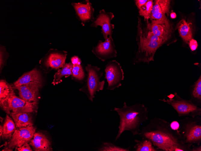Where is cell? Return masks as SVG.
<instances>
[{
    "instance_id": "cell-1",
    "label": "cell",
    "mask_w": 201,
    "mask_h": 151,
    "mask_svg": "<svg viewBox=\"0 0 201 151\" xmlns=\"http://www.w3.org/2000/svg\"><path fill=\"white\" fill-rule=\"evenodd\" d=\"M138 135L147 138L153 146L165 151H191V147L182 141L178 130L172 128L170 123L155 117L142 127Z\"/></svg>"
},
{
    "instance_id": "cell-17",
    "label": "cell",
    "mask_w": 201,
    "mask_h": 151,
    "mask_svg": "<svg viewBox=\"0 0 201 151\" xmlns=\"http://www.w3.org/2000/svg\"><path fill=\"white\" fill-rule=\"evenodd\" d=\"M29 144L36 151H52L50 141L45 135L41 133H35Z\"/></svg>"
},
{
    "instance_id": "cell-4",
    "label": "cell",
    "mask_w": 201,
    "mask_h": 151,
    "mask_svg": "<svg viewBox=\"0 0 201 151\" xmlns=\"http://www.w3.org/2000/svg\"><path fill=\"white\" fill-rule=\"evenodd\" d=\"M178 130L183 142L191 147L195 144H201V116L186 117L180 120Z\"/></svg>"
},
{
    "instance_id": "cell-18",
    "label": "cell",
    "mask_w": 201,
    "mask_h": 151,
    "mask_svg": "<svg viewBox=\"0 0 201 151\" xmlns=\"http://www.w3.org/2000/svg\"><path fill=\"white\" fill-rule=\"evenodd\" d=\"M42 78L40 72L36 68L23 74L13 84V87L29 83L42 84Z\"/></svg>"
},
{
    "instance_id": "cell-3",
    "label": "cell",
    "mask_w": 201,
    "mask_h": 151,
    "mask_svg": "<svg viewBox=\"0 0 201 151\" xmlns=\"http://www.w3.org/2000/svg\"><path fill=\"white\" fill-rule=\"evenodd\" d=\"M136 41L138 50L133 59L134 64L141 62L149 64L154 61V56L157 50L165 42L155 35L142 22L138 17Z\"/></svg>"
},
{
    "instance_id": "cell-23",
    "label": "cell",
    "mask_w": 201,
    "mask_h": 151,
    "mask_svg": "<svg viewBox=\"0 0 201 151\" xmlns=\"http://www.w3.org/2000/svg\"><path fill=\"white\" fill-rule=\"evenodd\" d=\"M73 65L71 62L65 63L61 69H59L55 74L52 84L54 85L57 84L62 81V78L65 76L67 77L73 75L72 68Z\"/></svg>"
},
{
    "instance_id": "cell-7",
    "label": "cell",
    "mask_w": 201,
    "mask_h": 151,
    "mask_svg": "<svg viewBox=\"0 0 201 151\" xmlns=\"http://www.w3.org/2000/svg\"><path fill=\"white\" fill-rule=\"evenodd\" d=\"M104 71L105 78L108 83L107 90H113L121 86V82L124 79V72L119 62L115 60L108 62Z\"/></svg>"
},
{
    "instance_id": "cell-31",
    "label": "cell",
    "mask_w": 201,
    "mask_h": 151,
    "mask_svg": "<svg viewBox=\"0 0 201 151\" xmlns=\"http://www.w3.org/2000/svg\"><path fill=\"white\" fill-rule=\"evenodd\" d=\"M134 1L135 4L138 9L147 2V0H135Z\"/></svg>"
},
{
    "instance_id": "cell-10",
    "label": "cell",
    "mask_w": 201,
    "mask_h": 151,
    "mask_svg": "<svg viewBox=\"0 0 201 151\" xmlns=\"http://www.w3.org/2000/svg\"><path fill=\"white\" fill-rule=\"evenodd\" d=\"M145 22L147 28L165 42L170 38L173 29L166 16L158 20H150V22L148 20Z\"/></svg>"
},
{
    "instance_id": "cell-24",
    "label": "cell",
    "mask_w": 201,
    "mask_h": 151,
    "mask_svg": "<svg viewBox=\"0 0 201 151\" xmlns=\"http://www.w3.org/2000/svg\"><path fill=\"white\" fill-rule=\"evenodd\" d=\"M190 99L198 106L201 105V76L190 88Z\"/></svg>"
},
{
    "instance_id": "cell-27",
    "label": "cell",
    "mask_w": 201,
    "mask_h": 151,
    "mask_svg": "<svg viewBox=\"0 0 201 151\" xmlns=\"http://www.w3.org/2000/svg\"><path fill=\"white\" fill-rule=\"evenodd\" d=\"M153 3V0H147V2L138 9L140 15L144 17L145 21L150 18Z\"/></svg>"
},
{
    "instance_id": "cell-30",
    "label": "cell",
    "mask_w": 201,
    "mask_h": 151,
    "mask_svg": "<svg viewBox=\"0 0 201 151\" xmlns=\"http://www.w3.org/2000/svg\"><path fill=\"white\" fill-rule=\"evenodd\" d=\"M16 149L18 151H32V150L31 149L29 145L28 144L27 142L25 143L21 146L18 147Z\"/></svg>"
},
{
    "instance_id": "cell-33",
    "label": "cell",
    "mask_w": 201,
    "mask_h": 151,
    "mask_svg": "<svg viewBox=\"0 0 201 151\" xmlns=\"http://www.w3.org/2000/svg\"><path fill=\"white\" fill-rule=\"evenodd\" d=\"M191 151H201V145L196 146L194 144L192 145L191 147Z\"/></svg>"
},
{
    "instance_id": "cell-2",
    "label": "cell",
    "mask_w": 201,
    "mask_h": 151,
    "mask_svg": "<svg viewBox=\"0 0 201 151\" xmlns=\"http://www.w3.org/2000/svg\"><path fill=\"white\" fill-rule=\"evenodd\" d=\"M111 110L117 113L120 120L115 142L126 131H130L133 136L138 135L141 125L148 120V108L143 104L138 103L128 106L125 102L122 107H115L113 110Z\"/></svg>"
},
{
    "instance_id": "cell-13",
    "label": "cell",
    "mask_w": 201,
    "mask_h": 151,
    "mask_svg": "<svg viewBox=\"0 0 201 151\" xmlns=\"http://www.w3.org/2000/svg\"><path fill=\"white\" fill-rule=\"evenodd\" d=\"M71 5L75 11L76 17L82 26H84L86 23L93 21L94 18V10L89 0H86L80 2H73Z\"/></svg>"
},
{
    "instance_id": "cell-6",
    "label": "cell",
    "mask_w": 201,
    "mask_h": 151,
    "mask_svg": "<svg viewBox=\"0 0 201 151\" xmlns=\"http://www.w3.org/2000/svg\"><path fill=\"white\" fill-rule=\"evenodd\" d=\"M168 97V99L158 100L171 105L177 112L179 117L201 116V108L193 103L190 99L188 100L183 99L176 92Z\"/></svg>"
},
{
    "instance_id": "cell-29",
    "label": "cell",
    "mask_w": 201,
    "mask_h": 151,
    "mask_svg": "<svg viewBox=\"0 0 201 151\" xmlns=\"http://www.w3.org/2000/svg\"><path fill=\"white\" fill-rule=\"evenodd\" d=\"M188 43L189 46L191 51H194L197 49L198 44L197 41L196 40L192 39L190 40Z\"/></svg>"
},
{
    "instance_id": "cell-12",
    "label": "cell",
    "mask_w": 201,
    "mask_h": 151,
    "mask_svg": "<svg viewBox=\"0 0 201 151\" xmlns=\"http://www.w3.org/2000/svg\"><path fill=\"white\" fill-rule=\"evenodd\" d=\"M114 17V15L112 12H106L104 10L102 9L94 17L90 26L94 28L100 26L101 33L105 39L109 36H112L115 26L111 23V21Z\"/></svg>"
},
{
    "instance_id": "cell-32",
    "label": "cell",
    "mask_w": 201,
    "mask_h": 151,
    "mask_svg": "<svg viewBox=\"0 0 201 151\" xmlns=\"http://www.w3.org/2000/svg\"><path fill=\"white\" fill-rule=\"evenodd\" d=\"M171 126L172 128L175 130H178L179 127V123L177 121H172L170 123Z\"/></svg>"
},
{
    "instance_id": "cell-22",
    "label": "cell",
    "mask_w": 201,
    "mask_h": 151,
    "mask_svg": "<svg viewBox=\"0 0 201 151\" xmlns=\"http://www.w3.org/2000/svg\"><path fill=\"white\" fill-rule=\"evenodd\" d=\"M16 129L15 124L12 120L6 115L3 126L0 125V136L2 138L10 139Z\"/></svg>"
},
{
    "instance_id": "cell-8",
    "label": "cell",
    "mask_w": 201,
    "mask_h": 151,
    "mask_svg": "<svg viewBox=\"0 0 201 151\" xmlns=\"http://www.w3.org/2000/svg\"><path fill=\"white\" fill-rule=\"evenodd\" d=\"M37 102H29L16 96L14 90L6 102L1 107L8 114L13 112L31 113L33 112Z\"/></svg>"
},
{
    "instance_id": "cell-25",
    "label": "cell",
    "mask_w": 201,
    "mask_h": 151,
    "mask_svg": "<svg viewBox=\"0 0 201 151\" xmlns=\"http://www.w3.org/2000/svg\"><path fill=\"white\" fill-rule=\"evenodd\" d=\"M134 149L135 151H157L152 142L147 138L142 137L141 140L135 139Z\"/></svg>"
},
{
    "instance_id": "cell-21",
    "label": "cell",
    "mask_w": 201,
    "mask_h": 151,
    "mask_svg": "<svg viewBox=\"0 0 201 151\" xmlns=\"http://www.w3.org/2000/svg\"><path fill=\"white\" fill-rule=\"evenodd\" d=\"M190 24L185 19H182L176 25L180 36L186 43H188L192 39V32Z\"/></svg>"
},
{
    "instance_id": "cell-26",
    "label": "cell",
    "mask_w": 201,
    "mask_h": 151,
    "mask_svg": "<svg viewBox=\"0 0 201 151\" xmlns=\"http://www.w3.org/2000/svg\"><path fill=\"white\" fill-rule=\"evenodd\" d=\"M13 91L12 86L5 80H1L0 82V102L2 107L6 102Z\"/></svg>"
},
{
    "instance_id": "cell-28",
    "label": "cell",
    "mask_w": 201,
    "mask_h": 151,
    "mask_svg": "<svg viewBox=\"0 0 201 151\" xmlns=\"http://www.w3.org/2000/svg\"><path fill=\"white\" fill-rule=\"evenodd\" d=\"M129 147L125 148L108 142L103 143L98 150L100 151H129Z\"/></svg>"
},
{
    "instance_id": "cell-5",
    "label": "cell",
    "mask_w": 201,
    "mask_h": 151,
    "mask_svg": "<svg viewBox=\"0 0 201 151\" xmlns=\"http://www.w3.org/2000/svg\"><path fill=\"white\" fill-rule=\"evenodd\" d=\"M85 69L86 77L84 85L79 90L85 93L88 99L92 102L96 92L104 89L105 81L100 80L103 73L100 71V68L90 64H87Z\"/></svg>"
},
{
    "instance_id": "cell-34",
    "label": "cell",
    "mask_w": 201,
    "mask_h": 151,
    "mask_svg": "<svg viewBox=\"0 0 201 151\" xmlns=\"http://www.w3.org/2000/svg\"><path fill=\"white\" fill-rule=\"evenodd\" d=\"M176 17V15L175 12H172L170 14V17L172 19H174Z\"/></svg>"
},
{
    "instance_id": "cell-11",
    "label": "cell",
    "mask_w": 201,
    "mask_h": 151,
    "mask_svg": "<svg viewBox=\"0 0 201 151\" xmlns=\"http://www.w3.org/2000/svg\"><path fill=\"white\" fill-rule=\"evenodd\" d=\"M92 52L95 56L103 62L117 56V52L112 36H109L104 42L99 40L93 47Z\"/></svg>"
},
{
    "instance_id": "cell-15",
    "label": "cell",
    "mask_w": 201,
    "mask_h": 151,
    "mask_svg": "<svg viewBox=\"0 0 201 151\" xmlns=\"http://www.w3.org/2000/svg\"><path fill=\"white\" fill-rule=\"evenodd\" d=\"M67 55L66 51L51 50L45 59V65L50 70L59 69L65 64Z\"/></svg>"
},
{
    "instance_id": "cell-19",
    "label": "cell",
    "mask_w": 201,
    "mask_h": 151,
    "mask_svg": "<svg viewBox=\"0 0 201 151\" xmlns=\"http://www.w3.org/2000/svg\"><path fill=\"white\" fill-rule=\"evenodd\" d=\"M10 114L17 128L29 127L33 125L32 118L29 113L11 112Z\"/></svg>"
},
{
    "instance_id": "cell-14",
    "label": "cell",
    "mask_w": 201,
    "mask_h": 151,
    "mask_svg": "<svg viewBox=\"0 0 201 151\" xmlns=\"http://www.w3.org/2000/svg\"><path fill=\"white\" fill-rule=\"evenodd\" d=\"M42 86V84L32 83L13 88L18 90L19 97L22 99L29 102H37L39 90Z\"/></svg>"
},
{
    "instance_id": "cell-20",
    "label": "cell",
    "mask_w": 201,
    "mask_h": 151,
    "mask_svg": "<svg viewBox=\"0 0 201 151\" xmlns=\"http://www.w3.org/2000/svg\"><path fill=\"white\" fill-rule=\"evenodd\" d=\"M73 65L72 79L81 82L85 80V74L82 68L80 59L77 56H74L71 59Z\"/></svg>"
},
{
    "instance_id": "cell-16",
    "label": "cell",
    "mask_w": 201,
    "mask_h": 151,
    "mask_svg": "<svg viewBox=\"0 0 201 151\" xmlns=\"http://www.w3.org/2000/svg\"><path fill=\"white\" fill-rule=\"evenodd\" d=\"M171 1L156 0L153 3L151 12L150 20H157L169 15L170 13Z\"/></svg>"
},
{
    "instance_id": "cell-9",
    "label": "cell",
    "mask_w": 201,
    "mask_h": 151,
    "mask_svg": "<svg viewBox=\"0 0 201 151\" xmlns=\"http://www.w3.org/2000/svg\"><path fill=\"white\" fill-rule=\"evenodd\" d=\"M36 128L31 126L17 128L12 134L10 141L6 143L7 146L2 151H13L30 141L35 133Z\"/></svg>"
}]
</instances>
